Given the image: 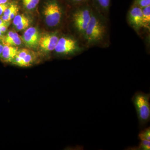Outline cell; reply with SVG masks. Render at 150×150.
I'll use <instances>...</instances> for the list:
<instances>
[{"instance_id": "cell-8", "label": "cell", "mask_w": 150, "mask_h": 150, "mask_svg": "<svg viewBox=\"0 0 150 150\" xmlns=\"http://www.w3.org/2000/svg\"><path fill=\"white\" fill-rule=\"evenodd\" d=\"M59 40V37L55 34H45L40 38L38 45L43 51H54Z\"/></svg>"}, {"instance_id": "cell-24", "label": "cell", "mask_w": 150, "mask_h": 150, "mask_svg": "<svg viewBox=\"0 0 150 150\" xmlns=\"http://www.w3.org/2000/svg\"><path fill=\"white\" fill-rule=\"evenodd\" d=\"M18 7L16 8L13 11V12L10 15V18L11 20L13 19L17 15H18L17 13H18Z\"/></svg>"}, {"instance_id": "cell-5", "label": "cell", "mask_w": 150, "mask_h": 150, "mask_svg": "<svg viewBox=\"0 0 150 150\" xmlns=\"http://www.w3.org/2000/svg\"><path fill=\"white\" fill-rule=\"evenodd\" d=\"M79 49L76 41L70 38H59L55 51L58 54L67 55L74 53Z\"/></svg>"}, {"instance_id": "cell-23", "label": "cell", "mask_w": 150, "mask_h": 150, "mask_svg": "<svg viewBox=\"0 0 150 150\" xmlns=\"http://www.w3.org/2000/svg\"><path fill=\"white\" fill-rule=\"evenodd\" d=\"M9 22H8L6 24L0 26V30H1V32H2L3 34L6 31L8 28L9 25Z\"/></svg>"}, {"instance_id": "cell-13", "label": "cell", "mask_w": 150, "mask_h": 150, "mask_svg": "<svg viewBox=\"0 0 150 150\" xmlns=\"http://www.w3.org/2000/svg\"><path fill=\"white\" fill-rule=\"evenodd\" d=\"M127 149L132 150H150V141L148 140H140L139 144L138 146L131 147Z\"/></svg>"}, {"instance_id": "cell-20", "label": "cell", "mask_w": 150, "mask_h": 150, "mask_svg": "<svg viewBox=\"0 0 150 150\" xmlns=\"http://www.w3.org/2000/svg\"><path fill=\"white\" fill-rule=\"evenodd\" d=\"M30 25V21L29 19L22 22L21 23L17 25L16 26L17 30H23L26 29Z\"/></svg>"}, {"instance_id": "cell-22", "label": "cell", "mask_w": 150, "mask_h": 150, "mask_svg": "<svg viewBox=\"0 0 150 150\" xmlns=\"http://www.w3.org/2000/svg\"><path fill=\"white\" fill-rule=\"evenodd\" d=\"M74 4H83L88 1L89 0H70Z\"/></svg>"}, {"instance_id": "cell-26", "label": "cell", "mask_w": 150, "mask_h": 150, "mask_svg": "<svg viewBox=\"0 0 150 150\" xmlns=\"http://www.w3.org/2000/svg\"><path fill=\"white\" fill-rule=\"evenodd\" d=\"M8 22L4 21L1 18H0V26H2V25H4L6 24V23H8Z\"/></svg>"}, {"instance_id": "cell-2", "label": "cell", "mask_w": 150, "mask_h": 150, "mask_svg": "<svg viewBox=\"0 0 150 150\" xmlns=\"http://www.w3.org/2000/svg\"><path fill=\"white\" fill-rule=\"evenodd\" d=\"M105 26L101 20L92 13L91 19L84 35L88 44H93L101 41L105 36Z\"/></svg>"}, {"instance_id": "cell-15", "label": "cell", "mask_w": 150, "mask_h": 150, "mask_svg": "<svg viewBox=\"0 0 150 150\" xmlns=\"http://www.w3.org/2000/svg\"><path fill=\"white\" fill-rule=\"evenodd\" d=\"M138 138L140 140H145L150 141V127H145L142 129L138 135Z\"/></svg>"}, {"instance_id": "cell-12", "label": "cell", "mask_w": 150, "mask_h": 150, "mask_svg": "<svg viewBox=\"0 0 150 150\" xmlns=\"http://www.w3.org/2000/svg\"><path fill=\"white\" fill-rule=\"evenodd\" d=\"M34 61V56L30 52L26 55L20 63L18 66L21 67H28L31 65Z\"/></svg>"}, {"instance_id": "cell-10", "label": "cell", "mask_w": 150, "mask_h": 150, "mask_svg": "<svg viewBox=\"0 0 150 150\" xmlns=\"http://www.w3.org/2000/svg\"><path fill=\"white\" fill-rule=\"evenodd\" d=\"M4 45L11 46H18L21 45V40L17 33L13 31L8 32L6 35L4 36L2 40Z\"/></svg>"}, {"instance_id": "cell-11", "label": "cell", "mask_w": 150, "mask_h": 150, "mask_svg": "<svg viewBox=\"0 0 150 150\" xmlns=\"http://www.w3.org/2000/svg\"><path fill=\"white\" fill-rule=\"evenodd\" d=\"M30 52V51L29 50L27 49H25V48H23V49L18 50L13 63H14L15 64L18 66L21 60Z\"/></svg>"}, {"instance_id": "cell-18", "label": "cell", "mask_w": 150, "mask_h": 150, "mask_svg": "<svg viewBox=\"0 0 150 150\" xmlns=\"http://www.w3.org/2000/svg\"><path fill=\"white\" fill-rule=\"evenodd\" d=\"M28 19V18H27L24 15H17L14 18L13 24L15 26H16L17 25L21 23V22L25 21L27 20Z\"/></svg>"}, {"instance_id": "cell-9", "label": "cell", "mask_w": 150, "mask_h": 150, "mask_svg": "<svg viewBox=\"0 0 150 150\" xmlns=\"http://www.w3.org/2000/svg\"><path fill=\"white\" fill-rule=\"evenodd\" d=\"M18 50V48L15 46L4 45L0 58L4 62L6 63L13 62Z\"/></svg>"}, {"instance_id": "cell-21", "label": "cell", "mask_w": 150, "mask_h": 150, "mask_svg": "<svg viewBox=\"0 0 150 150\" xmlns=\"http://www.w3.org/2000/svg\"><path fill=\"white\" fill-rule=\"evenodd\" d=\"M10 4L8 2L0 4V16L2 15L8 7Z\"/></svg>"}, {"instance_id": "cell-14", "label": "cell", "mask_w": 150, "mask_h": 150, "mask_svg": "<svg viewBox=\"0 0 150 150\" xmlns=\"http://www.w3.org/2000/svg\"><path fill=\"white\" fill-rule=\"evenodd\" d=\"M143 20L146 28H149L150 23V6L142 8Z\"/></svg>"}, {"instance_id": "cell-25", "label": "cell", "mask_w": 150, "mask_h": 150, "mask_svg": "<svg viewBox=\"0 0 150 150\" xmlns=\"http://www.w3.org/2000/svg\"><path fill=\"white\" fill-rule=\"evenodd\" d=\"M1 18L3 20L6 22H9L11 20V18L9 16L4 15H3L2 16H1Z\"/></svg>"}, {"instance_id": "cell-3", "label": "cell", "mask_w": 150, "mask_h": 150, "mask_svg": "<svg viewBox=\"0 0 150 150\" xmlns=\"http://www.w3.org/2000/svg\"><path fill=\"white\" fill-rule=\"evenodd\" d=\"M43 14L46 24L50 27L58 25L62 18V9L55 0H52L46 3L44 6Z\"/></svg>"}, {"instance_id": "cell-27", "label": "cell", "mask_w": 150, "mask_h": 150, "mask_svg": "<svg viewBox=\"0 0 150 150\" xmlns=\"http://www.w3.org/2000/svg\"><path fill=\"white\" fill-rule=\"evenodd\" d=\"M4 46V45H2L0 42V57H1V55L2 53Z\"/></svg>"}, {"instance_id": "cell-19", "label": "cell", "mask_w": 150, "mask_h": 150, "mask_svg": "<svg viewBox=\"0 0 150 150\" xmlns=\"http://www.w3.org/2000/svg\"><path fill=\"white\" fill-rule=\"evenodd\" d=\"M134 4L143 8L150 6V0H134Z\"/></svg>"}, {"instance_id": "cell-6", "label": "cell", "mask_w": 150, "mask_h": 150, "mask_svg": "<svg viewBox=\"0 0 150 150\" xmlns=\"http://www.w3.org/2000/svg\"><path fill=\"white\" fill-rule=\"evenodd\" d=\"M129 21L130 24L137 30L146 28L143 20L142 8L133 4L129 11Z\"/></svg>"}, {"instance_id": "cell-7", "label": "cell", "mask_w": 150, "mask_h": 150, "mask_svg": "<svg viewBox=\"0 0 150 150\" xmlns=\"http://www.w3.org/2000/svg\"><path fill=\"white\" fill-rule=\"evenodd\" d=\"M40 34L39 31L35 27L28 28L23 35L22 39L25 45L31 48H35L38 45Z\"/></svg>"}, {"instance_id": "cell-17", "label": "cell", "mask_w": 150, "mask_h": 150, "mask_svg": "<svg viewBox=\"0 0 150 150\" xmlns=\"http://www.w3.org/2000/svg\"><path fill=\"white\" fill-rule=\"evenodd\" d=\"M98 5L105 11H107L110 7V0H95Z\"/></svg>"}, {"instance_id": "cell-29", "label": "cell", "mask_w": 150, "mask_h": 150, "mask_svg": "<svg viewBox=\"0 0 150 150\" xmlns=\"http://www.w3.org/2000/svg\"><path fill=\"white\" fill-rule=\"evenodd\" d=\"M3 34V33L1 32V30H0V39L1 40H3V38H4V37Z\"/></svg>"}, {"instance_id": "cell-4", "label": "cell", "mask_w": 150, "mask_h": 150, "mask_svg": "<svg viewBox=\"0 0 150 150\" xmlns=\"http://www.w3.org/2000/svg\"><path fill=\"white\" fill-rule=\"evenodd\" d=\"M78 9L73 16L75 27L79 32L84 35L92 14V11L88 6L85 5Z\"/></svg>"}, {"instance_id": "cell-28", "label": "cell", "mask_w": 150, "mask_h": 150, "mask_svg": "<svg viewBox=\"0 0 150 150\" xmlns=\"http://www.w3.org/2000/svg\"><path fill=\"white\" fill-rule=\"evenodd\" d=\"M8 0H0V4L8 2Z\"/></svg>"}, {"instance_id": "cell-16", "label": "cell", "mask_w": 150, "mask_h": 150, "mask_svg": "<svg viewBox=\"0 0 150 150\" xmlns=\"http://www.w3.org/2000/svg\"><path fill=\"white\" fill-rule=\"evenodd\" d=\"M25 7L28 10L33 9L38 4L40 0H22Z\"/></svg>"}, {"instance_id": "cell-1", "label": "cell", "mask_w": 150, "mask_h": 150, "mask_svg": "<svg viewBox=\"0 0 150 150\" xmlns=\"http://www.w3.org/2000/svg\"><path fill=\"white\" fill-rule=\"evenodd\" d=\"M150 94L138 91L132 98V101L139 121V126L143 129L150 121Z\"/></svg>"}]
</instances>
